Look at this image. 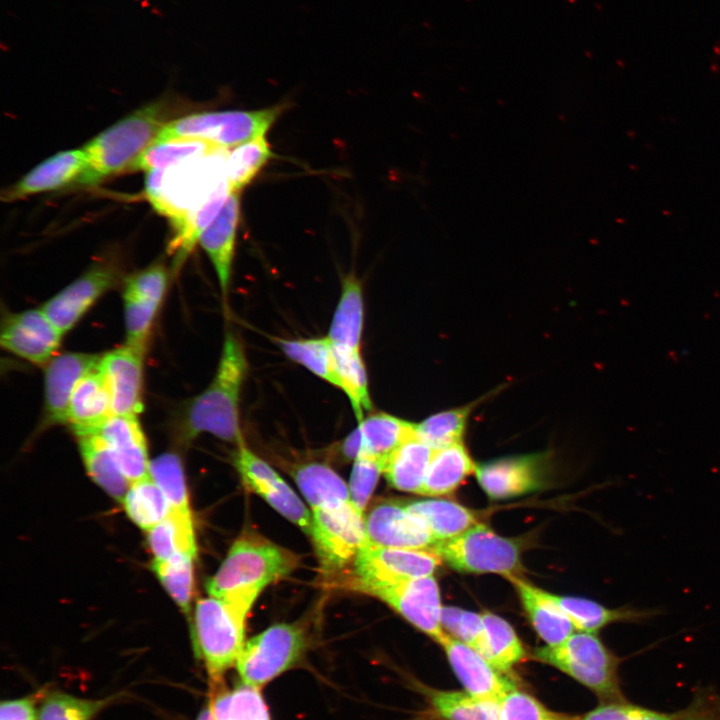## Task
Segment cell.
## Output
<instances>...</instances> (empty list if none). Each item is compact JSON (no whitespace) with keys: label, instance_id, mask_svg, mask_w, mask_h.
Instances as JSON below:
<instances>
[{"label":"cell","instance_id":"56","mask_svg":"<svg viewBox=\"0 0 720 720\" xmlns=\"http://www.w3.org/2000/svg\"><path fill=\"white\" fill-rule=\"evenodd\" d=\"M152 13L158 15L159 17L164 16V14L156 7L152 8Z\"/></svg>","mask_w":720,"mask_h":720},{"label":"cell","instance_id":"8","mask_svg":"<svg viewBox=\"0 0 720 720\" xmlns=\"http://www.w3.org/2000/svg\"><path fill=\"white\" fill-rule=\"evenodd\" d=\"M307 646L302 626H270L245 642L236 663L242 683L260 689L299 662Z\"/></svg>","mask_w":720,"mask_h":720},{"label":"cell","instance_id":"43","mask_svg":"<svg viewBox=\"0 0 720 720\" xmlns=\"http://www.w3.org/2000/svg\"><path fill=\"white\" fill-rule=\"evenodd\" d=\"M260 495L277 512L311 535L312 517L301 499L280 477L247 486Z\"/></svg>","mask_w":720,"mask_h":720},{"label":"cell","instance_id":"47","mask_svg":"<svg viewBox=\"0 0 720 720\" xmlns=\"http://www.w3.org/2000/svg\"><path fill=\"white\" fill-rule=\"evenodd\" d=\"M440 623L445 632L468 645L484 658L486 635L482 614L453 606H443Z\"/></svg>","mask_w":720,"mask_h":720},{"label":"cell","instance_id":"54","mask_svg":"<svg viewBox=\"0 0 720 720\" xmlns=\"http://www.w3.org/2000/svg\"><path fill=\"white\" fill-rule=\"evenodd\" d=\"M697 713L694 720H720V698L711 701L696 700Z\"/></svg>","mask_w":720,"mask_h":720},{"label":"cell","instance_id":"6","mask_svg":"<svg viewBox=\"0 0 720 720\" xmlns=\"http://www.w3.org/2000/svg\"><path fill=\"white\" fill-rule=\"evenodd\" d=\"M285 105L258 110H229L192 113L171 120L155 142L198 139L228 150L252 139L265 136Z\"/></svg>","mask_w":720,"mask_h":720},{"label":"cell","instance_id":"27","mask_svg":"<svg viewBox=\"0 0 720 720\" xmlns=\"http://www.w3.org/2000/svg\"><path fill=\"white\" fill-rule=\"evenodd\" d=\"M434 450L415 432L392 453L385 465L384 473L390 486L419 494Z\"/></svg>","mask_w":720,"mask_h":720},{"label":"cell","instance_id":"46","mask_svg":"<svg viewBox=\"0 0 720 720\" xmlns=\"http://www.w3.org/2000/svg\"><path fill=\"white\" fill-rule=\"evenodd\" d=\"M150 476L163 491L171 509L190 511L184 472L177 455L167 453L153 459Z\"/></svg>","mask_w":720,"mask_h":720},{"label":"cell","instance_id":"15","mask_svg":"<svg viewBox=\"0 0 720 720\" xmlns=\"http://www.w3.org/2000/svg\"><path fill=\"white\" fill-rule=\"evenodd\" d=\"M544 464L539 454L504 457L477 465L475 475L491 499H508L542 487Z\"/></svg>","mask_w":720,"mask_h":720},{"label":"cell","instance_id":"21","mask_svg":"<svg viewBox=\"0 0 720 720\" xmlns=\"http://www.w3.org/2000/svg\"><path fill=\"white\" fill-rule=\"evenodd\" d=\"M86 168L81 149L61 151L44 160L2 192V200L16 201L29 195L51 191L76 182Z\"/></svg>","mask_w":720,"mask_h":720},{"label":"cell","instance_id":"36","mask_svg":"<svg viewBox=\"0 0 720 720\" xmlns=\"http://www.w3.org/2000/svg\"><path fill=\"white\" fill-rule=\"evenodd\" d=\"M434 712L444 720H500L501 701L461 691L428 690Z\"/></svg>","mask_w":720,"mask_h":720},{"label":"cell","instance_id":"38","mask_svg":"<svg viewBox=\"0 0 720 720\" xmlns=\"http://www.w3.org/2000/svg\"><path fill=\"white\" fill-rule=\"evenodd\" d=\"M209 703L215 720H270L260 689L244 683L232 691H213Z\"/></svg>","mask_w":720,"mask_h":720},{"label":"cell","instance_id":"55","mask_svg":"<svg viewBox=\"0 0 720 720\" xmlns=\"http://www.w3.org/2000/svg\"><path fill=\"white\" fill-rule=\"evenodd\" d=\"M196 720H215L210 703L201 711Z\"/></svg>","mask_w":720,"mask_h":720},{"label":"cell","instance_id":"19","mask_svg":"<svg viewBox=\"0 0 720 720\" xmlns=\"http://www.w3.org/2000/svg\"><path fill=\"white\" fill-rule=\"evenodd\" d=\"M541 593L572 622L577 631L597 633L610 624L645 623L662 614L657 608H610L587 598L556 595L543 589Z\"/></svg>","mask_w":720,"mask_h":720},{"label":"cell","instance_id":"5","mask_svg":"<svg viewBox=\"0 0 720 720\" xmlns=\"http://www.w3.org/2000/svg\"><path fill=\"white\" fill-rule=\"evenodd\" d=\"M246 618V613L216 597L196 604L193 647L206 668L212 692L222 688L225 673L237 663L245 645Z\"/></svg>","mask_w":720,"mask_h":720},{"label":"cell","instance_id":"49","mask_svg":"<svg viewBox=\"0 0 720 720\" xmlns=\"http://www.w3.org/2000/svg\"><path fill=\"white\" fill-rule=\"evenodd\" d=\"M106 702L55 692L43 701L38 720H91Z\"/></svg>","mask_w":720,"mask_h":720},{"label":"cell","instance_id":"39","mask_svg":"<svg viewBox=\"0 0 720 720\" xmlns=\"http://www.w3.org/2000/svg\"><path fill=\"white\" fill-rule=\"evenodd\" d=\"M481 614L486 635L485 659L498 670L507 673L525 657V649L505 619L488 611Z\"/></svg>","mask_w":720,"mask_h":720},{"label":"cell","instance_id":"30","mask_svg":"<svg viewBox=\"0 0 720 720\" xmlns=\"http://www.w3.org/2000/svg\"><path fill=\"white\" fill-rule=\"evenodd\" d=\"M405 507L425 522L436 543L458 536L479 523L472 510L446 499L417 500Z\"/></svg>","mask_w":720,"mask_h":720},{"label":"cell","instance_id":"28","mask_svg":"<svg viewBox=\"0 0 720 720\" xmlns=\"http://www.w3.org/2000/svg\"><path fill=\"white\" fill-rule=\"evenodd\" d=\"M358 427L362 434L359 457L373 458L385 465L392 453L416 432L415 424L384 412L363 418Z\"/></svg>","mask_w":720,"mask_h":720},{"label":"cell","instance_id":"11","mask_svg":"<svg viewBox=\"0 0 720 720\" xmlns=\"http://www.w3.org/2000/svg\"><path fill=\"white\" fill-rule=\"evenodd\" d=\"M360 591L388 604L438 644L447 635L440 623L443 606L433 575L391 585L366 587Z\"/></svg>","mask_w":720,"mask_h":720},{"label":"cell","instance_id":"25","mask_svg":"<svg viewBox=\"0 0 720 720\" xmlns=\"http://www.w3.org/2000/svg\"><path fill=\"white\" fill-rule=\"evenodd\" d=\"M476 466L462 442L435 449L419 494H450L475 472Z\"/></svg>","mask_w":720,"mask_h":720},{"label":"cell","instance_id":"13","mask_svg":"<svg viewBox=\"0 0 720 720\" xmlns=\"http://www.w3.org/2000/svg\"><path fill=\"white\" fill-rule=\"evenodd\" d=\"M62 336L40 308L7 316L0 341L9 352L44 366L55 356Z\"/></svg>","mask_w":720,"mask_h":720},{"label":"cell","instance_id":"41","mask_svg":"<svg viewBox=\"0 0 720 720\" xmlns=\"http://www.w3.org/2000/svg\"><path fill=\"white\" fill-rule=\"evenodd\" d=\"M277 343L290 359L337 387L332 366L331 342L328 337L277 339Z\"/></svg>","mask_w":720,"mask_h":720},{"label":"cell","instance_id":"7","mask_svg":"<svg viewBox=\"0 0 720 720\" xmlns=\"http://www.w3.org/2000/svg\"><path fill=\"white\" fill-rule=\"evenodd\" d=\"M431 551L451 568L464 573L508 577L519 575L522 569L520 539L501 536L480 522L458 536L437 542Z\"/></svg>","mask_w":720,"mask_h":720},{"label":"cell","instance_id":"52","mask_svg":"<svg viewBox=\"0 0 720 720\" xmlns=\"http://www.w3.org/2000/svg\"><path fill=\"white\" fill-rule=\"evenodd\" d=\"M0 720H36L32 698L6 700L0 706Z\"/></svg>","mask_w":720,"mask_h":720},{"label":"cell","instance_id":"58","mask_svg":"<svg viewBox=\"0 0 720 720\" xmlns=\"http://www.w3.org/2000/svg\"><path fill=\"white\" fill-rule=\"evenodd\" d=\"M134 1H138V0H134Z\"/></svg>","mask_w":720,"mask_h":720},{"label":"cell","instance_id":"20","mask_svg":"<svg viewBox=\"0 0 720 720\" xmlns=\"http://www.w3.org/2000/svg\"><path fill=\"white\" fill-rule=\"evenodd\" d=\"M137 415L112 414L98 433L130 483L150 475V461Z\"/></svg>","mask_w":720,"mask_h":720},{"label":"cell","instance_id":"10","mask_svg":"<svg viewBox=\"0 0 720 720\" xmlns=\"http://www.w3.org/2000/svg\"><path fill=\"white\" fill-rule=\"evenodd\" d=\"M323 570L335 572L355 558L366 544L364 516L350 502L312 510L311 535Z\"/></svg>","mask_w":720,"mask_h":720},{"label":"cell","instance_id":"18","mask_svg":"<svg viewBox=\"0 0 720 720\" xmlns=\"http://www.w3.org/2000/svg\"><path fill=\"white\" fill-rule=\"evenodd\" d=\"M101 356L68 352L55 355L45 369V425L68 423L71 396L79 381L99 366Z\"/></svg>","mask_w":720,"mask_h":720},{"label":"cell","instance_id":"32","mask_svg":"<svg viewBox=\"0 0 720 720\" xmlns=\"http://www.w3.org/2000/svg\"><path fill=\"white\" fill-rule=\"evenodd\" d=\"M363 295L358 278L350 273L342 281L328 339L334 345L360 350L363 329Z\"/></svg>","mask_w":720,"mask_h":720},{"label":"cell","instance_id":"35","mask_svg":"<svg viewBox=\"0 0 720 720\" xmlns=\"http://www.w3.org/2000/svg\"><path fill=\"white\" fill-rule=\"evenodd\" d=\"M122 503L128 517L146 532L171 511L169 501L150 475L130 483Z\"/></svg>","mask_w":720,"mask_h":720},{"label":"cell","instance_id":"42","mask_svg":"<svg viewBox=\"0 0 720 720\" xmlns=\"http://www.w3.org/2000/svg\"><path fill=\"white\" fill-rule=\"evenodd\" d=\"M193 556L175 555L165 561H154L152 568L167 592L182 609L189 613L194 593Z\"/></svg>","mask_w":720,"mask_h":720},{"label":"cell","instance_id":"45","mask_svg":"<svg viewBox=\"0 0 720 720\" xmlns=\"http://www.w3.org/2000/svg\"><path fill=\"white\" fill-rule=\"evenodd\" d=\"M127 345L144 349L162 301L123 290Z\"/></svg>","mask_w":720,"mask_h":720},{"label":"cell","instance_id":"17","mask_svg":"<svg viewBox=\"0 0 720 720\" xmlns=\"http://www.w3.org/2000/svg\"><path fill=\"white\" fill-rule=\"evenodd\" d=\"M144 351L126 344L101 357L99 369L109 390L112 414L137 415L142 411Z\"/></svg>","mask_w":720,"mask_h":720},{"label":"cell","instance_id":"12","mask_svg":"<svg viewBox=\"0 0 720 720\" xmlns=\"http://www.w3.org/2000/svg\"><path fill=\"white\" fill-rule=\"evenodd\" d=\"M368 544L390 548L431 550L436 544L425 522L405 505L384 501L365 519Z\"/></svg>","mask_w":720,"mask_h":720},{"label":"cell","instance_id":"3","mask_svg":"<svg viewBox=\"0 0 720 720\" xmlns=\"http://www.w3.org/2000/svg\"><path fill=\"white\" fill-rule=\"evenodd\" d=\"M247 369L243 344L232 332L227 333L213 380L192 401L187 411L185 433L188 438L210 433L238 446L244 444L239 404Z\"/></svg>","mask_w":720,"mask_h":720},{"label":"cell","instance_id":"48","mask_svg":"<svg viewBox=\"0 0 720 720\" xmlns=\"http://www.w3.org/2000/svg\"><path fill=\"white\" fill-rule=\"evenodd\" d=\"M697 701L680 712H660L636 704L623 702L602 703L593 710L578 716V720H694Z\"/></svg>","mask_w":720,"mask_h":720},{"label":"cell","instance_id":"57","mask_svg":"<svg viewBox=\"0 0 720 720\" xmlns=\"http://www.w3.org/2000/svg\"><path fill=\"white\" fill-rule=\"evenodd\" d=\"M141 6L144 7V8L149 7V0H143V1L141 2Z\"/></svg>","mask_w":720,"mask_h":720},{"label":"cell","instance_id":"51","mask_svg":"<svg viewBox=\"0 0 720 720\" xmlns=\"http://www.w3.org/2000/svg\"><path fill=\"white\" fill-rule=\"evenodd\" d=\"M384 469L385 464L373 458L359 457L354 461L349 484L350 499L362 516Z\"/></svg>","mask_w":720,"mask_h":720},{"label":"cell","instance_id":"34","mask_svg":"<svg viewBox=\"0 0 720 720\" xmlns=\"http://www.w3.org/2000/svg\"><path fill=\"white\" fill-rule=\"evenodd\" d=\"M331 356L337 387L349 398L355 417L360 422L364 413L372 407L367 372L360 350L331 343Z\"/></svg>","mask_w":720,"mask_h":720},{"label":"cell","instance_id":"40","mask_svg":"<svg viewBox=\"0 0 720 720\" xmlns=\"http://www.w3.org/2000/svg\"><path fill=\"white\" fill-rule=\"evenodd\" d=\"M271 157L272 151L265 136L242 143L227 152L225 175L230 191L240 192L250 184Z\"/></svg>","mask_w":720,"mask_h":720},{"label":"cell","instance_id":"14","mask_svg":"<svg viewBox=\"0 0 720 720\" xmlns=\"http://www.w3.org/2000/svg\"><path fill=\"white\" fill-rule=\"evenodd\" d=\"M117 281L111 266L97 265L50 298L41 310L65 334Z\"/></svg>","mask_w":720,"mask_h":720},{"label":"cell","instance_id":"4","mask_svg":"<svg viewBox=\"0 0 720 720\" xmlns=\"http://www.w3.org/2000/svg\"><path fill=\"white\" fill-rule=\"evenodd\" d=\"M533 658L580 682L602 703L627 701L618 675L623 659L608 649L596 633L574 632L557 645L535 649Z\"/></svg>","mask_w":720,"mask_h":720},{"label":"cell","instance_id":"16","mask_svg":"<svg viewBox=\"0 0 720 720\" xmlns=\"http://www.w3.org/2000/svg\"><path fill=\"white\" fill-rule=\"evenodd\" d=\"M465 691L471 695L501 701L517 689L514 681L494 667L477 651L447 634L440 644Z\"/></svg>","mask_w":720,"mask_h":720},{"label":"cell","instance_id":"29","mask_svg":"<svg viewBox=\"0 0 720 720\" xmlns=\"http://www.w3.org/2000/svg\"><path fill=\"white\" fill-rule=\"evenodd\" d=\"M292 475L312 510L336 508L351 502L349 487L326 464H302L293 470Z\"/></svg>","mask_w":720,"mask_h":720},{"label":"cell","instance_id":"53","mask_svg":"<svg viewBox=\"0 0 720 720\" xmlns=\"http://www.w3.org/2000/svg\"><path fill=\"white\" fill-rule=\"evenodd\" d=\"M342 456L347 460H356L362 452V434L357 427L343 441L341 445Z\"/></svg>","mask_w":720,"mask_h":720},{"label":"cell","instance_id":"44","mask_svg":"<svg viewBox=\"0 0 720 720\" xmlns=\"http://www.w3.org/2000/svg\"><path fill=\"white\" fill-rule=\"evenodd\" d=\"M469 411L462 407L431 415L416 425V435L433 449L462 442Z\"/></svg>","mask_w":720,"mask_h":720},{"label":"cell","instance_id":"23","mask_svg":"<svg viewBox=\"0 0 720 720\" xmlns=\"http://www.w3.org/2000/svg\"><path fill=\"white\" fill-rule=\"evenodd\" d=\"M111 415L109 390L98 366L77 384L69 403L68 424L76 436L98 432Z\"/></svg>","mask_w":720,"mask_h":720},{"label":"cell","instance_id":"22","mask_svg":"<svg viewBox=\"0 0 720 720\" xmlns=\"http://www.w3.org/2000/svg\"><path fill=\"white\" fill-rule=\"evenodd\" d=\"M239 194L240 192H230L220 213L198 241L212 262L223 295L227 294L231 279L240 218Z\"/></svg>","mask_w":720,"mask_h":720},{"label":"cell","instance_id":"2","mask_svg":"<svg viewBox=\"0 0 720 720\" xmlns=\"http://www.w3.org/2000/svg\"><path fill=\"white\" fill-rule=\"evenodd\" d=\"M175 104L159 99L142 106L82 147L86 168L75 183L90 185L131 168L171 121Z\"/></svg>","mask_w":720,"mask_h":720},{"label":"cell","instance_id":"9","mask_svg":"<svg viewBox=\"0 0 720 720\" xmlns=\"http://www.w3.org/2000/svg\"><path fill=\"white\" fill-rule=\"evenodd\" d=\"M441 559L431 550L400 549L364 544L354 558L355 579L351 586L391 585L432 576Z\"/></svg>","mask_w":720,"mask_h":720},{"label":"cell","instance_id":"24","mask_svg":"<svg viewBox=\"0 0 720 720\" xmlns=\"http://www.w3.org/2000/svg\"><path fill=\"white\" fill-rule=\"evenodd\" d=\"M506 578L513 584L534 630L547 645H557L575 632L572 622L543 596L540 588L519 575Z\"/></svg>","mask_w":720,"mask_h":720},{"label":"cell","instance_id":"33","mask_svg":"<svg viewBox=\"0 0 720 720\" xmlns=\"http://www.w3.org/2000/svg\"><path fill=\"white\" fill-rule=\"evenodd\" d=\"M147 543L154 561H165L180 554L196 557L191 511L171 509L164 520L147 531Z\"/></svg>","mask_w":720,"mask_h":720},{"label":"cell","instance_id":"37","mask_svg":"<svg viewBox=\"0 0 720 720\" xmlns=\"http://www.w3.org/2000/svg\"><path fill=\"white\" fill-rule=\"evenodd\" d=\"M220 150L223 149L198 139H175L154 142L135 161L131 169L145 170L146 172L154 169H167L216 153Z\"/></svg>","mask_w":720,"mask_h":720},{"label":"cell","instance_id":"26","mask_svg":"<svg viewBox=\"0 0 720 720\" xmlns=\"http://www.w3.org/2000/svg\"><path fill=\"white\" fill-rule=\"evenodd\" d=\"M230 192L226 181L207 201L172 223L174 237L170 242L169 252L173 255L175 270L183 264L201 234L218 216Z\"/></svg>","mask_w":720,"mask_h":720},{"label":"cell","instance_id":"31","mask_svg":"<svg viewBox=\"0 0 720 720\" xmlns=\"http://www.w3.org/2000/svg\"><path fill=\"white\" fill-rule=\"evenodd\" d=\"M80 453L91 478L110 496L122 501L130 482L98 432L77 436Z\"/></svg>","mask_w":720,"mask_h":720},{"label":"cell","instance_id":"50","mask_svg":"<svg viewBox=\"0 0 720 720\" xmlns=\"http://www.w3.org/2000/svg\"><path fill=\"white\" fill-rule=\"evenodd\" d=\"M500 720H578V716L552 711L515 689L501 700Z\"/></svg>","mask_w":720,"mask_h":720},{"label":"cell","instance_id":"1","mask_svg":"<svg viewBox=\"0 0 720 720\" xmlns=\"http://www.w3.org/2000/svg\"><path fill=\"white\" fill-rule=\"evenodd\" d=\"M297 564L296 554L289 550L254 534L243 535L208 581L207 591L248 614L261 591L290 574Z\"/></svg>","mask_w":720,"mask_h":720}]
</instances>
